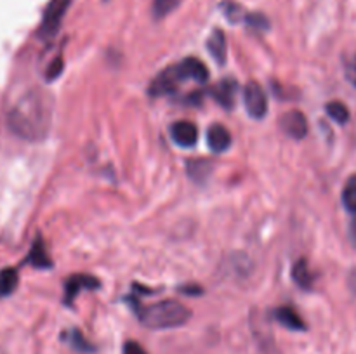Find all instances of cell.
<instances>
[{
  "mask_svg": "<svg viewBox=\"0 0 356 354\" xmlns=\"http://www.w3.org/2000/svg\"><path fill=\"white\" fill-rule=\"evenodd\" d=\"M52 99L45 90L30 89L7 110L9 128L21 139L40 141L51 130Z\"/></svg>",
  "mask_w": 356,
  "mask_h": 354,
  "instance_id": "cell-1",
  "label": "cell"
},
{
  "mask_svg": "<svg viewBox=\"0 0 356 354\" xmlns=\"http://www.w3.org/2000/svg\"><path fill=\"white\" fill-rule=\"evenodd\" d=\"M138 318L146 328L167 330L183 326L191 318V311L177 301H162L146 307L138 305Z\"/></svg>",
  "mask_w": 356,
  "mask_h": 354,
  "instance_id": "cell-2",
  "label": "cell"
},
{
  "mask_svg": "<svg viewBox=\"0 0 356 354\" xmlns=\"http://www.w3.org/2000/svg\"><path fill=\"white\" fill-rule=\"evenodd\" d=\"M70 7V0H52L47 6L44 12V19H42L40 30L38 35L40 38L47 40V38L54 37L59 30V24H61L63 16H65L66 9Z\"/></svg>",
  "mask_w": 356,
  "mask_h": 354,
  "instance_id": "cell-3",
  "label": "cell"
},
{
  "mask_svg": "<svg viewBox=\"0 0 356 354\" xmlns=\"http://www.w3.org/2000/svg\"><path fill=\"white\" fill-rule=\"evenodd\" d=\"M243 103H245L247 113L256 120L266 117L268 113V97L263 87L257 82H249L243 89Z\"/></svg>",
  "mask_w": 356,
  "mask_h": 354,
  "instance_id": "cell-4",
  "label": "cell"
},
{
  "mask_svg": "<svg viewBox=\"0 0 356 354\" xmlns=\"http://www.w3.org/2000/svg\"><path fill=\"white\" fill-rule=\"evenodd\" d=\"M181 82H183V76H181L177 65L169 66V68L163 69L160 75L153 78L152 85H149V96L160 97L167 96V94H174Z\"/></svg>",
  "mask_w": 356,
  "mask_h": 354,
  "instance_id": "cell-5",
  "label": "cell"
},
{
  "mask_svg": "<svg viewBox=\"0 0 356 354\" xmlns=\"http://www.w3.org/2000/svg\"><path fill=\"white\" fill-rule=\"evenodd\" d=\"M280 128L285 135L292 139H305L308 134V120L305 115L298 110H291L282 115Z\"/></svg>",
  "mask_w": 356,
  "mask_h": 354,
  "instance_id": "cell-6",
  "label": "cell"
},
{
  "mask_svg": "<svg viewBox=\"0 0 356 354\" xmlns=\"http://www.w3.org/2000/svg\"><path fill=\"white\" fill-rule=\"evenodd\" d=\"M236 92H238V83L235 78H225L221 82H218L216 85L211 87V96L212 99L218 104H221L225 110H232L233 104H235Z\"/></svg>",
  "mask_w": 356,
  "mask_h": 354,
  "instance_id": "cell-7",
  "label": "cell"
},
{
  "mask_svg": "<svg viewBox=\"0 0 356 354\" xmlns=\"http://www.w3.org/2000/svg\"><path fill=\"white\" fill-rule=\"evenodd\" d=\"M170 135H172L176 144L183 146V148H191V146L197 144L198 128L193 121L181 120L170 127Z\"/></svg>",
  "mask_w": 356,
  "mask_h": 354,
  "instance_id": "cell-8",
  "label": "cell"
},
{
  "mask_svg": "<svg viewBox=\"0 0 356 354\" xmlns=\"http://www.w3.org/2000/svg\"><path fill=\"white\" fill-rule=\"evenodd\" d=\"M179 68L181 76L183 80L191 78V80H197V82H207L209 80V69L204 62L200 61L198 58H186L177 65Z\"/></svg>",
  "mask_w": 356,
  "mask_h": 354,
  "instance_id": "cell-9",
  "label": "cell"
},
{
  "mask_svg": "<svg viewBox=\"0 0 356 354\" xmlns=\"http://www.w3.org/2000/svg\"><path fill=\"white\" fill-rule=\"evenodd\" d=\"M207 142L212 151L222 153L232 146V132L221 124H214L207 130Z\"/></svg>",
  "mask_w": 356,
  "mask_h": 354,
  "instance_id": "cell-10",
  "label": "cell"
},
{
  "mask_svg": "<svg viewBox=\"0 0 356 354\" xmlns=\"http://www.w3.org/2000/svg\"><path fill=\"white\" fill-rule=\"evenodd\" d=\"M99 287V281L92 276H87V274H76L72 276L66 281V304H72V301L75 298V295L80 290H92V288Z\"/></svg>",
  "mask_w": 356,
  "mask_h": 354,
  "instance_id": "cell-11",
  "label": "cell"
},
{
  "mask_svg": "<svg viewBox=\"0 0 356 354\" xmlns=\"http://www.w3.org/2000/svg\"><path fill=\"white\" fill-rule=\"evenodd\" d=\"M207 49L209 52H211L212 59H214L218 65H225L226 51H228V47H226V37L225 33H222V30L212 31V35L207 40Z\"/></svg>",
  "mask_w": 356,
  "mask_h": 354,
  "instance_id": "cell-12",
  "label": "cell"
},
{
  "mask_svg": "<svg viewBox=\"0 0 356 354\" xmlns=\"http://www.w3.org/2000/svg\"><path fill=\"white\" fill-rule=\"evenodd\" d=\"M275 318L278 319L280 325H284L285 328L296 330V332H301V330L306 328L305 321L301 319V316L294 311L292 307H278L275 311Z\"/></svg>",
  "mask_w": 356,
  "mask_h": 354,
  "instance_id": "cell-13",
  "label": "cell"
},
{
  "mask_svg": "<svg viewBox=\"0 0 356 354\" xmlns=\"http://www.w3.org/2000/svg\"><path fill=\"white\" fill-rule=\"evenodd\" d=\"M212 169H214V165H212V162H209V160L197 158L188 162V174H190L191 179L197 180V183H205V180L209 179V176H211Z\"/></svg>",
  "mask_w": 356,
  "mask_h": 354,
  "instance_id": "cell-14",
  "label": "cell"
},
{
  "mask_svg": "<svg viewBox=\"0 0 356 354\" xmlns=\"http://www.w3.org/2000/svg\"><path fill=\"white\" fill-rule=\"evenodd\" d=\"M292 278H294V281L301 288H306V290H308V288H312L313 274H312V271H309L308 262H306L305 259L298 260V262L294 264V267H292Z\"/></svg>",
  "mask_w": 356,
  "mask_h": 354,
  "instance_id": "cell-15",
  "label": "cell"
},
{
  "mask_svg": "<svg viewBox=\"0 0 356 354\" xmlns=\"http://www.w3.org/2000/svg\"><path fill=\"white\" fill-rule=\"evenodd\" d=\"M28 262L33 264L35 267H42V269H44V267H51V259H49L47 250H45L40 238H38L37 242L33 243V246H31V252L30 255H28Z\"/></svg>",
  "mask_w": 356,
  "mask_h": 354,
  "instance_id": "cell-16",
  "label": "cell"
},
{
  "mask_svg": "<svg viewBox=\"0 0 356 354\" xmlns=\"http://www.w3.org/2000/svg\"><path fill=\"white\" fill-rule=\"evenodd\" d=\"M17 287V273L13 267L0 271V295L13 294L14 288Z\"/></svg>",
  "mask_w": 356,
  "mask_h": 354,
  "instance_id": "cell-17",
  "label": "cell"
},
{
  "mask_svg": "<svg viewBox=\"0 0 356 354\" xmlns=\"http://www.w3.org/2000/svg\"><path fill=\"white\" fill-rule=\"evenodd\" d=\"M343 203L348 212L356 214V176H351L350 179H348L346 186H344Z\"/></svg>",
  "mask_w": 356,
  "mask_h": 354,
  "instance_id": "cell-18",
  "label": "cell"
},
{
  "mask_svg": "<svg viewBox=\"0 0 356 354\" xmlns=\"http://www.w3.org/2000/svg\"><path fill=\"white\" fill-rule=\"evenodd\" d=\"M327 113L332 120H336L337 124H346L350 120V110L346 108V104H343L341 101H332V103L327 104Z\"/></svg>",
  "mask_w": 356,
  "mask_h": 354,
  "instance_id": "cell-19",
  "label": "cell"
},
{
  "mask_svg": "<svg viewBox=\"0 0 356 354\" xmlns=\"http://www.w3.org/2000/svg\"><path fill=\"white\" fill-rule=\"evenodd\" d=\"M222 9V12H225V16L228 17L232 23H240V21H245L247 14L245 10L242 9V6H238L236 2H221V6H219Z\"/></svg>",
  "mask_w": 356,
  "mask_h": 354,
  "instance_id": "cell-20",
  "label": "cell"
},
{
  "mask_svg": "<svg viewBox=\"0 0 356 354\" xmlns=\"http://www.w3.org/2000/svg\"><path fill=\"white\" fill-rule=\"evenodd\" d=\"M181 0H153V16L156 19L160 17H165L167 14L172 12L177 6H179Z\"/></svg>",
  "mask_w": 356,
  "mask_h": 354,
  "instance_id": "cell-21",
  "label": "cell"
},
{
  "mask_svg": "<svg viewBox=\"0 0 356 354\" xmlns=\"http://www.w3.org/2000/svg\"><path fill=\"white\" fill-rule=\"evenodd\" d=\"M68 342L72 344V347H75L76 351H80V353H92L94 351V347L87 342L86 337H83L79 330H72V332L68 333Z\"/></svg>",
  "mask_w": 356,
  "mask_h": 354,
  "instance_id": "cell-22",
  "label": "cell"
},
{
  "mask_svg": "<svg viewBox=\"0 0 356 354\" xmlns=\"http://www.w3.org/2000/svg\"><path fill=\"white\" fill-rule=\"evenodd\" d=\"M61 71H63V58L59 56V58H56L54 61L51 62V66L47 68V71H45V78H47L49 82H52V80H56L59 75H61Z\"/></svg>",
  "mask_w": 356,
  "mask_h": 354,
  "instance_id": "cell-23",
  "label": "cell"
},
{
  "mask_svg": "<svg viewBox=\"0 0 356 354\" xmlns=\"http://www.w3.org/2000/svg\"><path fill=\"white\" fill-rule=\"evenodd\" d=\"M245 23L249 24V26L259 28V30H266L268 24H270L268 23L266 16H263V14H247Z\"/></svg>",
  "mask_w": 356,
  "mask_h": 354,
  "instance_id": "cell-24",
  "label": "cell"
},
{
  "mask_svg": "<svg viewBox=\"0 0 356 354\" xmlns=\"http://www.w3.org/2000/svg\"><path fill=\"white\" fill-rule=\"evenodd\" d=\"M344 71H346V78L356 87V58H351L350 61L346 62V68H344Z\"/></svg>",
  "mask_w": 356,
  "mask_h": 354,
  "instance_id": "cell-25",
  "label": "cell"
},
{
  "mask_svg": "<svg viewBox=\"0 0 356 354\" xmlns=\"http://www.w3.org/2000/svg\"><path fill=\"white\" fill-rule=\"evenodd\" d=\"M124 354H146V351L138 342H127L124 347Z\"/></svg>",
  "mask_w": 356,
  "mask_h": 354,
  "instance_id": "cell-26",
  "label": "cell"
},
{
  "mask_svg": "<svg viewBox=\"0 0 356 354\" xmlns=\"http://www.w3.org/2000/svg\"><path fill=\"white\" fill-rule=\"evenodd\" d=\"M181 292H183V294L195 295V294H202V288L200 287H183L181 288Z\"/></svg>",
  "mask_w": 356,
  "mask_h": 354,
  "instance_id": "cell-27",
  "label": "cell"
},
{
  "mask_svg": "<svg viewBox=\"0 0 356 354\" xmlns=\"http://www.w3.org/2000/svg\"><path fill=\"white\" fill-rule=\"evenodd\" d=\"M350 238H351V242H353V245L356 246V219L351 222V226H350Z\"/></svg>",
  "mask_w": 356,
  "mask_h": 354,
  "instance_id": "cell-28",
  "label": "cell"
}]
</instances>
